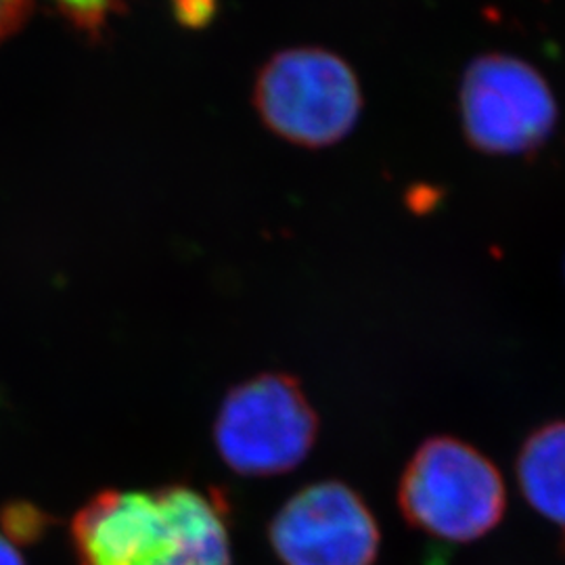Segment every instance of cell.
<instances>
[{
	"label": "cell",
	"instance_id": "cell-1",
	"mask_svg": "<svg viewBox=\"0 0 565 565\" xmlns=\"http://www.w3.org/2000/svg\"><path fill=\"white\" fill-rule=\"evenodd\" d=\"M72 536L81 565H233L228 507L191 486L105 490Z\"/></svg>",
	"mask_w": 565,
	"mask_h": 565
},
{
	"label": "cell",
	"instance_id": "cell-5",
	"mask_svg": "<svg viewBox=\"0 0 565 565\" xmlns=\"http://www.w3.org/2000/svg\"><path fill=\"white\" fill-rule=\"evenodd\" d=\"M463 128L486 153H524L545 141L555 126V99L543 76L524 61L486 55L461 82Z\"/></svg>",
	"mask_w": 565,
	"mask_h": 565
},
{
	"label": "cell",
	"instance_id": "cell-7",
	"mask_svg": "<svg viewBox=\"0 0 565 565\" xmlns=\"http://www.w3.org/2000/svg\"><path fill=\"white\" fill-rule=\"evenodd\" d=\"M515 478L527 505L562 530L565 553V419L527 434L515 459Z\"/></svg>",
	"mask_w": 565,
	"mask_h": 565
},
{
	"label": "cell",
	"instance_id": "cell-10",
	"mask_svg": "<svg viewBox=\"0 0 565 565\" xmlns=\"http://www.w3.org/2000/svg\"><path fill=\"white\" fill-rule=\"evenodd\" d=\"M0 565H25L20 548L9 534L0 532Z\"/></svg>",
	"mask_w": 565,
	"mask_h": 565
},
{
	"label": "cell",
	"instance_id": "cell-9",
	"mask_svg": "<svg viewBox=\"0 0 565 565\" xmlns=\"http://www.w3.org/2000/svg\"><path fill=\"white\" fill-rule=\"evenodd\" d=\"M30 0H0V42L11 36L25 20Z\"/></svg>",
	"mask_w": 565,
	"mask_h": 565
},
{
	"label": "cell",
	"instance_id": "cell-6",
	"mask_svg": "<svg viewBox=\"0 0 565 565\" xmlns=\"http://www.w3.org/2000/svg\"><path fill=\"white\" fill-rule=\"evenodd\" d=\"M380 541L363 499L333 480L306 486L270 522V545L282 565H373Z\"/></svg>",
	"mask_w": 565,
	"mask_h": 565
},
{
	"label": "cell",
	"instance_id": "cell-3",
	"mask_svg": "<svg viewBox=\"0 0 565 565\" xmlns=\"http://www.w3.org/2000/svg\"><path fill=\"white\" fill-rule=\"evenodd\" d=\"M256 109L277 137L319 149L354 130L363 90L342 57L319 46H298L277 53L260 70Z\"/></svg>",
	"mask_w": 565,
	"mask_h": 565
},
{
	"label": "cell",
	"instance_id": "cell-8",
	"mask_svg": "<svg viewBox=\"0 0 565 565\" xmlns=\"http://www.w3.org/2000/svg\"><path fill=\"white\" fill-rule=\"evenodd\" d=\"M53 2L82 28L102 25L116 4V0H53Z\"/></svg>",
	"mask_w": 565,
	"mask_h": 565
},
{
	"label": "cell",
	"instance_id": "cell-4",
	"mask_svg": "<svg viewBox=\"0 0 565 565\" xmlns=\"http://www.w3.org/2000/svg\"><path fill=\"white\" fill-rule=\"evenodd\" d=\"M319 419L300 384L264 373L233 387L218 411L214 443L235 473L281 476L296 469L317 443Z\"/></svg>",
	"mask_w": 565,
	"mask_h": 565
},
{
	"label": "cell",
	"instance_id": "cell-2",
	"mask_svg": "<svg viewBox=\"0 0 565 565\" xmlns=\"http://www.w3.org/2000/svg\"><path fill=\"white\" fill-rule=\"evenodd\" d=\"M404 520L446 543H476L503 522L499 467L459 438L436 436L415 450L398 486Z\"/></svg>",
	"mask_w": 565,
	"mask_h": 565
}]
</instances>
